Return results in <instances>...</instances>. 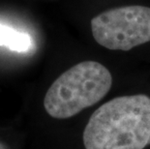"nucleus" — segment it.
Returning a JSON list of instances; mask_svg holds the SVG:
<instances>
[{
	"mask_svg": "<svg viewBox=\"0 0 150 149\" xmlns=\"http://www.w3.org/2000/svg\"><path fill=\"white\" fill-rule=\"evenodd\" d=\"M0 46L17 52H26L32 49V38L27 32L18 30L0 23Z\"/></svg>",
	"mask_w": 150,
	"mask_h": 149,
	"instance_id": "nucleus-4",
	"label": "nucleus"
},
{
	"mask_svg": "<svg viewBox=\"0 0 150 149\" xmlns=\"http://www.w3.org/2000/svg\"><path fill=\"white\" fill-rule=\"evenodd\" d=\"M85 149H144L150 145V97H116L92 113L83 136Z\"/></svg>",
	"mask_w": 150,
	"mask_h": 149,
	"instance_id": "nucleus-1",
	"label": "nucleus"
},
{
	"mask_svg": "<svg viewBox=\"0 0 150 149\" xmlns=\"http://www.w3.org/2000/svg\"><path fill=\"white\" fill-rule=\"evenodd\" d=\"M99 45L112 50H130L150 42V8L126 6L108 10L91 20Z\"/></svg>",
	"mask_w": 150,
	"mask_h": 149,
	"instance_id": "nucleus-3",
	"label": "nucleus"
},
{
	"mask_svg": "<svg viewBox=\"0 0 150 149\" xmlns=\"http://www.w3.org/2000/svg\"><path fill=\"white\" fill-rule=\"evenodd\" d=\"M110 71L96 61H83L60 75L44 99L47 114L56 119L75 116L103 99L111 88Z\"/></svg>",
	"mask_w": 150,
	"mask_h": 149,
	"instance_id": "nucleus-2",
	"label": "nucleus"
},
{
	"mask_svg": "<svg viewBox=\"0 0 150 149\" xmlns=\"http://www.w3.org/2000/svg\"><path fill=\"white\" fill-rule=\"evenodd\" d=\"M0 149H9V148L6 146L5 143H3L2 141H0Z\"/></svg>",
	"mask_w": 150,
	"mask_h": 149,
	"instance_id": "nucleus-5",
	"label": "nucleus"
}]
</instances>
